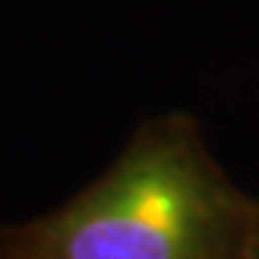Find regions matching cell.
Segmentation results:
<instances>
[{"instance_id": "obj_1", "label": "cell", "mask_w": 259, "mask_h": 259, "mask_svg": "<svg viewBox=\"0 0 259 259\" xmlns=\"http://www.w3.org/2000/svg\"><path fill=\"white\" fill-rule=\"evenodd\" d=\"M256 242L259 199L187 112L144 118L69 199L0 225V259H253Z\"/></svg>"}, {"instance_id": "obj_2", "label": "cell", "mask_w": 259, "mask_h": 259, "mask_svg": "<svg viewBox=\"0 0 259 259\" xmlns=\"http://www.w3.org/2000/svg\"><path fill=\"white\" fill-rule=\"evenodd\" d=\"M253 259H259V242H256V250H253Z\"/></svg>"}]
</instances>
